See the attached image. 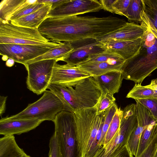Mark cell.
Instances as JSON below:
<instances>
[{"mask_svg":"<svg viewBox=\"0 0 157 157\" xmlns=\"http://www.w3.org/2000/svg\"><path fill=\"white\" fill-rule=\"evenodd\" d=\"M126 22L124 19L111 16H48L38 29L50 42L72 44L88 39L96 41L121 28Z\"/></svg>","mask_w":157,"mask_h":157,"instance_id":"obj_1","label":"cell"},{"mask_svg":"<svg viewBox=\"0 0 157 157\" xmlns=\"http://www.w3.org/2000/svg\"><path fill=\"white\" fill-rule=\"evenodd\" d=\"M48 89L63 103L69 112L92 108L98 103L102 94L97 82L92 76L72 82L64 86L50 84Z\"/></svg>","mask_w":157,"mask_h":157,"instance_id":"obj_2","label":"cell"},{"mask_svg":"<svg viewBox=\"0 0 157 157\" xmlns=\"http://www.w3.org/2000/svg\"><path fill=\"white\" fill-rule=\"evenodd\" d=\"M75 135L79 157H92L97 148V137L101 135L105 111L97 114V106L77 110Z\"/></svg>","mask_w":157,"mask_h":157,"instance_id":"obj_3","label":"cell"},{"mask_svg":"<svg viewBox=\"0 0 157 157\" xmlns=\"http://www.w3.org/2000/svg\"><path fill=\"white\" fill-rule=\"evenodd\" d=\"M157 68L156 39L155 42H149L144 40L138 52L125 60L120 71L124 79L133 81L135 84H141L144 79Z\"/></svg>","mask_w":157,"mask_h":157,"instance_id":"obj_4","label":"cell"},{"mask_svg":"<svg viewBox=\"0 0 157 157\" xmlns=\"http://www.w3.org/2000/svg\"><path fill=\"white\" fill-rule=\"evenodd\" d=\"M62 111L68 110L55 94L50 90H46L40 99L29 104L23 111L7 117L10 119H36L43 121L46 120L53 121L56 115Z\"/></svg>","mask_w":157,"mask_h":157,"instance_id":"obj_5","label":"cell"},{"mask_svg":"<svg viewBox=\"0 0 157 157\" xmlns=\"http://www.w3.org/2000/svg\"><path fill=\"white\" fill-rule=\"evenodd\" d=\"M54 134L62 157H79L75 135V119L74 113L62 111L53 121Z\"/></svg>","mask_w":157,"mask_h":157,"instance_id":"obj_6","label":"cell"},{"mask_svg":"<svg viewBox=\"0 0 157 157\" xmlns=\"http://www.w3.org/2000/svg\"><path fill=\"white\" fill-rule=\"evenodd\" d=\"M49 42L38 28L17 26L0 19V44L40 45Z\"/></svg>","mask_w":157,"mask_h":157,"instance_id":"obj_7","label":"cell"},{"mask_svg":"<svg viewBox=\"0 0 157 157\" xmlns=\"http://www.w3.org/2000/svg\"><path fill=\"white\" fill-rule=\"evenodd\" d=\"M58 61L46 59L24 65L28 71L27 88L38 95L43 93L50 83L53 67Z\"/></svg>","mask_w":157,"mask_h":157,"instance_id":"obj_8","label":"cell"},{"mask_svg":"<svg viewBox=\"0 0 157 157\" xmlns=\"http://www.w3.org/2000/svg\"><path fill=\"white\" fill-rule=\"evenodd\" d=\"M61 43L50 42L40 45L0 44V54L24 65L27 61L59 46Z\"/></svg>","mask_w":157,"mask_h":157,"instance_id":"obj_9","label":"cell"},{"mask_svg":"<svg viewBox=\"0 0 157 157\" xmlns=\"http://www.w3.org/2000/svg\"><path fill=\"white\" fill-rule=\"evenodd\" d=\"M102 9L97 0H68L56 8L51 10L48 16H68L98 12Z\"/></svg>","mask_w":157,"mask_h":157,"instance_id":"obj_10","label":"cell"},{"mask_svg":"<svg viewBox=\"0 0 157 157\" xmlns=\"http://www.w3.org/2000/svg\"><path fill=\"white\" fill-rule=\"evenodd\" d=\"M144 40L142 36L131 40L110 39L98 42L105 50L116 53L126 60L138 52L142 46Z\"/></svg>","mask_w":157,"mask_h":157,"instance_id":"obj_11","label":"cell"},{"mask_svg":"<svg viewBox=\"0 0 157 157\" xmlns=\"http://www.w3.org/2000/svg\"><path fill=\"white\" fill-rule=\"evenodd\" d=\"M90 76L78 66L68 63L60 65L56 62L53 67L50 83L64 86L72 82Z\"/></svg>","mask_w":157,"mask_h":157,"instance_id":"obj_12","label":"cell"},{"mask_svg":"<svg viewBox=\"0 0 157 157\" xmlns=\"http://www.w3.org/2000/svg\"><path fill=\"white\" fill-rule=\"evenodd\" d=\"M135 101L138 123L131 135L127 144L132 157H135L136 155L140 136L144 129L147 125L155 121L148 109L138 101Z\"/></svg>","mask_w":157,"mask_h":157,"instance_id":"obj_13","label":"cell"},{"mask_svg":"<svg viewBox=\"0 0 157 157\" xmlns=\"http://www.w3.org/2000/svg\"><path fill=\"white\" fill-rule=\"evenodd\" d=\"M43 122L36 119H10L6 117L0 120V134L4 136L19 135L35 128Z\"/></svg>","mask_w":157,"mask_h":157,"instance_id":"obj_14","label":"cell"},{"mask_svg":"<svg viewBox=\"0 0 157 157\" xmlns=\"http://www.w3.org/2000/svg\"><path fill=\"white\" fill-rule=\"evenodd\" d=\"M147 29L145 24L142 21L140 25L132 22H127L121 28L102 36L95 41L99 42L110 39L133 40L142 37Z\"/></svg>","mask_w":157,"mask_h":157,"instance_id":"obj_15","label":"cell"},{"mask_svg":"<svg viewBox=\"0 0 157 157\" xmlns=\"http://www.w3.org/2000/svg\"><path fill=\"white\" fill-rule=\"evenodd\" d=\"M93 77L98 84L102 94L108 93L113 95L118 92L124 79L120 70L111 71Z\"/></svg>","mask_w":157,"mask_h":157,"instance_id":"obj_16","label":"cell"},{"mask_svg":"<svg viewBox=\"0 0 157 157\" xmlns=\"http://www.w3.org/2000/svg\"><path fill=\"white\" fill-rule=\"evenodd\" d=\"M105 50L100 42H95L74 48V50L63 61L71 65L77 66L85 62L90 55L102 52Z\"/></svg>","mask_w":157,"mask_h":157,"instance_id":"obj_17","label":"cell"},{"mask_svg":"<svg viewBox=\"0 0 157 157\" xmlns=\"http://www.w3.org/2000/svg\"><path fill=\"white\" fill-rule=\"evenodd\" d=\"M51 4H46L37 10L15 20L10 21L15 25L35 28H38L48 16L52 9Z\"/></svg>","mask_w":157,"mask_h":157,"instance_id":"obj_18","label":"cell"},{"mask_svg":"<svg viewBox=\"0 0 157 157\" xmlns=\"http://www.w3.org/2000/svg\"><path fill=\"white\" fill-rule=\"evenodd\" d=\"M74 48L70 43L63 42L60 45L45 53L26 62L24 65L46 59H55L63 61L74 50Z\"/></svg>","mask_w":157,"mask_h":157,"instance_id":"obj_19","label":"cell"},{"mask_svg":"<svg viewBox=\"0 0 157 157\" xmlns=\"http://www.w3.org/2000/svg\"><path fill=\"white\" fill-rule=\"evenodd\" d=\"M18 145L14 136H4L0 138V157H28Z\"/></svg>","mask_w":157,"mask_h":157,"instance_id":"obj_20","label":"cell"},{"mask_svg":"<svg viewBox=\"0 0 157 157\" xmlns=\"http://www.w3.org/2000/svg\"><path fill=\"white\" fill-rule=\"evenodd\" d=\"M37 0H2L0 4V19L8 21L12 14Z\"/></svg>","mask_w":157,"mask_h":157,"instance_id":"obj_21","label":"cell"},{"mask_svg":"<svg viewBox=\"0 0 157 157\" xmlns=\"http://www.w3.org/2000/svg\"><path fill=\"white\" fill-rule=\"evenodd\" d=\"M77 66L93 77L111 71H120L121 67L107 62H86L79 64Z\"/></svg>","mask_w":157,"mask_h":157,"instance_id":"obj_22","label":"cell"},{"mask_svg":"<svg viewBox=\"0 0 157 157\" xmlns=\"http://www.w3.org/2000/svg\"><path fill=\"white\" fill-rule=\"evenodd\" d=\"M125 61L118 55L105 50L102 52L90 55L83 63L88 62H105L114 65L122 67Z\"/></svg>","mask_w":157,"mask_h":157,"instance_id":"obj_23","label":"cell"},{"mask_svg":"<svg viewBox=\"0 0 157 157\" xmlns=\"http://www.w3.org/2000/svg\"><path fill=\"white\" fill-rule=\"evenodd\" d=\"M157 131V121H154L146 125L141 133L135 157H138L146 149Z\"/></svg>","mask_w":157,"mask_h":157,"instance_id":"obj_24","label":"cell"},{"mask_svg":"<svg viewBox=\"0 0 157 157\" xmlns=\"http://www.w3.org/2000/svg\"><path fill=\"white\" fill-rule=\"evenodd\" d=\"M126 97L135 100L152 98H157V94L153 90L142 86L141 84H135Z\"/></svg>","mask_w":157,"mask_h":157,"instance_id":"obj_25","label":"cell"},{"mask_svg":"<svg viewBox=\"0 0 157 157\" xmlns=\"http://www.w3.org/2000/svg\"><path fill=\"white\" fill-rule=\"evenodd\" d=\"M143 10V0H131L124 16L129 21L139 22L141 23L142 21L140 14Z\"/></svg>","mask_w":157,"mask_h":157,"instance_id":"obj_26","label":"cell"},{"mask_svg":"<svg viewBox=\"0 0 157 157\" xmlns=\"http://www.w3.org/2000/svg\"><path fill=\"white\" fill-rule=\"evenodd\" d=\"M123 113V110L118 107L109 126L105 136L104 144L103 146L111 140L118 130Z\"/></svg>","mask_w":157,"mask_h":157,"instance_id":"obj_27","label":"cell"},{"mask_svg":"<svg viewBox=\"0 0 157 157\" xmlns=\"http://www.w3.org/2000/svg\"><path fill=\"white\" fill-rule=\"evenodd\" d=\"M143 10L157 30V0H143Z\"/></svg>","mask_w":157,"mask_h":157,"instance_id":"obj_28","label":"cell"},{"mask_svg":"<svg viewBox=\"0 0 157 157\" xmlns=\"http://www.w3.org/2000/svg\"><path fill=\"white\" fill-rule=\"evenodd\" d=\"M118 108L115 103L105 111V118L102 128L101 139L99 144V149L104 144L105 136L113 117Z\"/></svg>","mask_w":157,"mask_h":157,"instance_id":"obj_29","label":"cell"},{"mask_svg":"<svg viewBox=\"0 0 157 157\" xmlns=\"http://www.w3.org/2000/svg\"><path fill=\"white\" fill-rule=\"evenodd\" d=\"M46 4L39 2L37 0L36 3L29 5L11 15L8 18V21L15 20L28 15L37 10Z\"/></svg>","mask_w":157,"mask_h":157,"instance_id":"obj_30","label":"cell"},{"mask_svg":"<svg viewBox=\"0 0 157 157\" xmlns=\"http://www.w3.org/2000/svg\"><path fill=\"white\" fill-rule=\"evenodd\" d=\"M116 99L113 95L109 93L101 94L100 99L96 105L97 114H100L110 107L115 103Z\"/></svg>","mask_w":157,"mask_h":157,"instance_id":"obj_31","label":"cell"},{"mask_svg":"<svg viewBox=\"0 0 157 157\" xmlns=\"http://www.w3.org/2000/svg\"><path fill=\"white\" fill-rule=\"evenodd\" d=\"M135 100L137 101L148 109L154 120L157 121V98Z\"/></svg>","mask_w":157,"mask_h":157,"instance_id":"obj_32","label":"cell"},{"mask_svg":"<svg viewBox=\"0 0 157 157\" xmlns=\"http://www.w3.org/2000/svg\"><path fill=\"white\" fill-rule=\"evenodd\" d=\"M131 0H115L113 4V13L124 16Z\"/></svg>","mask_w":157,"mask_h":157,"instance_id":"obj_33","label":"cell"},{"mask_svg":"<svg viewBox=\"0 0 157 157\" xmlns=\"http://www.w3.org/2000/svg\"><path fill=\"white\" fill-rule=\"evenodd\" d=\"M157 148V131L146 149L138 157H154Z\"/></svg>","mask_w":157,"mask_h":157,"instance_id":"obj_34","label":"cell"},{"mask_svg":"<svg viewBox=\"0 0 157 157\" xmlns=\"http://www.w3.org/2000/svg\"><path fill=\"white\" fill-rule=\"evenodd\" d=\"M49 147L48 157H62L56 138L54 133L50 139Z\"/></svg>","mask_w":157,"mask_h":157,"instance_id":"obj_35","label":"cell"},{"mask_svg":"<svg viewBox=\"0 0 157 157\" xmlns=\"http://www.w3.org/2000/svg\"><path fill=\"white\" fill-rule=\"evenodd\" d=\"M140 16L142 20L144 21L150 29L157 39V30L148 19L144 10L142 11Z\"/></svg>","mask_w":157,"mask_h":157,"instance_id":"obj_36","label":"cell"},{"mask_svg":"<svg viewBox=\"0 0 157 157\" xmlns=\"http://www.w3.org/2000/svg\"><path fill=\"white\" fill-rule=\"evenodd\" d=\"M68 0H38L39 2L44 4H51L52 5L51 10L56 8Z\"/></svg>","mask_w":157,"mask_h":157,"instance_id":"obj_37","label":"cell"},{"mask_svg":"<svg viewBox=\"0 0 157 157\" xmlns=\"http://www.w3.org/2000/svg\"><path fill=\"white\" fill-rule=\"evenodd\" d=\"M115 0H101L102 9L113 13L112 5Z\"/></svg>","mask_w":157,"mask_h":157,"instance_id":"obj_38","label":"cell"},{"mask_svg":"<svg viewBox=\"0 0 157 157\" xmlns=\"http://www.w3.org/2000/svg\"><path fill=\"white\" fill-rule=\"evenodd\" d=\"M7 98V96H0V115L1 117L5 112Z\"/></svg>","mask_w":157,"mask_h":157,"instance_id":"obj_39","label":"cell"},{"mask_svg":"<svg viewBox=\"0 0 157 157\" xmlns=\"http://www.w3.org/2000/svg\"><path fill=\"white\" fill-rule=\"evenodd\" d=\"M145 86L153 90L157 94V78L152 80L150 83Z\"/></svg>","mask_w":157,"mask_h":157,"instance_id":"obj_40","label":"cell"},{"mask_svg":"<svg viewBox=\"0 0 157 157\" xmlns=\"http://www.w3.org/2000/svg\"><path fill=\"white\" fill-rule=\"evenodd\" d=\"M15 62V61L13 59H9L6 61V66L9 67H11L14 65Z\"/></svg>","mask_w":157,"mask_h":157,"instance_id":"obj_41","label":"cell"},{"mask_svg":"<svg viewBox=\"0 0 157 157\" xmlns=\"http://www.w3.org/2000/svg\"><path fill=\"white\" fill-rule=\"evenodd\" d=\"M8 58L5 56H2V59L3 61H7L8 59Z\"/></svg>","mask_w":157,"mask_h":157,"instance_id":"obj_42","label":"cell"},{"mask_svg":"<svg viewBox=\"0 0 157 157\" xmlns=\"http://www.w3.org/2000/svg\"><path fill=\"white\" fill-rule=\"evenodd\" d=\"M154 157H157V148L155 151Z\"/></svg>","mask_w":157,"mask_h":157,"instance_id":"obj_43","label":"cell"},{"mask_svg":"<svg viewBox=\"0 0 157 157\" xmlns=\"http://www.w3.org/2000/svg\"><path fill=\"white\" fill-rule=\"evenodd\" d=\"M28 157H31V156H30L29 155Z\"/></svg>","mask_w":157,"mask_h":157,"instance_id":"obj_44","label":"cell"}]
</instances>
